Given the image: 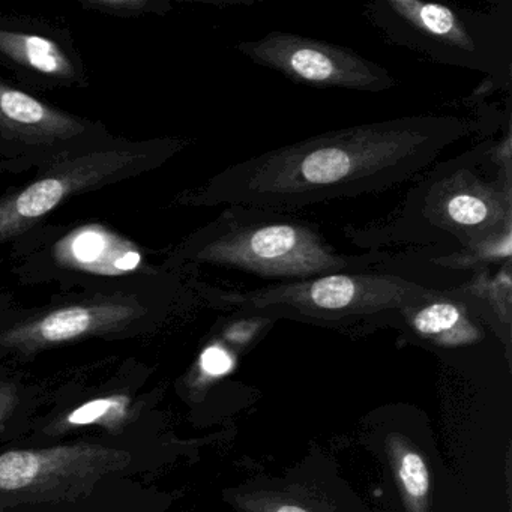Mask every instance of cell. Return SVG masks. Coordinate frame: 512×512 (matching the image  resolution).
<instances>
[{"instance_id": "11", "label": "cell", "mask_w": 512, "mask_h": 512, "mask_svg": "<svg viewBox=\"0 0 512 512\" xmlns=\"http://www.w3.org/2000/svg\"><path fill=\"white\" fill-rule=\"evenodd\" d=\"M134 308L122 304L74 305L46 314L5 335V344L22 350L65 343L97 331H107L133 319Z\"/></svg>"}, {"instance_id": "3", "label": "cell", "mask_w": 512, "mask_h": 512, "mask_svg": "<svg viewBox=\"0 0 512 512\" xmlns=\"http://www.w3.org/2000/svg\"><path fill=\"white\" fill-rule=\"evenodd\" d=\"M391 259L388 250L343 253L317 224L286 212L238 205L226 206L175 254L176 263L217 266L275 283L370 271Z\"/></svg>"}, {"instance_id": "18", "label": "cell", "mask_w": 512, "mask_h": 512, "mask_svg": "<svg viewBox=\"0 0 512 512\" xmlns=\"http://www.w3.org/2000/svg\"><path fill=\"white\" fill-rule=\"evenodd\" d=\"M236 320L227 323L221 331V340L229 349H245L256 338L260 337L263 329L272 325L275 319L259 316V314H241Z\"/></svg>"}, {"instance_id": "1", "label": "cell", "mask_w": 512, "mask_h": 512, "mask_svg": "<svg viewBox=\"0 0 512 512\" xmlns=\"http://www.w3.org/2000/svg\"><path fill=\"white\" fill-rule=\"evenodd\" d=\"M473 128L460 116L415 115L325 131L226 167L185 202L292 214L382 193L427 172Z\"/></svg>"}, {"instance_id": "6", "label": "cell", "mask_w": 512, "mask_h": 512, "mask_svg": "<svg viewBox=\"0 0 512 512\" xmlns=\"http://www.w3.org/2000/svg\"><path fill=\"white\" fill-rule=\"evenodd\" d=\"M236 50L254 64L311 88L379 94L397 86L395 77L376 62L304 35L269 32L259 40L236 44Z\"/></svg>"}, {"instance_id": "12", "label": "cell", "mask_w": 512, "mask_h": 512, "mask_svg": "<svg viewBox=\"0 0 512 512\" xmlns=\"http://www.w3.org/2000/svg\"><path fill=\"white\" fill-rule=\"evenodd\" d=\"M512 263L493 269H479L461 284V292L478 308L491 331L505 347L506 356L511 358L512 326Z\"/></svg>"}, {"instance_id": "9", "label": "cell", "mask_w": 512, "mask_h": 512, "mask_svg": "<svg viewBox=\"0 0 512 512\" xmlns=\"http://www.w3.org/2000/svg\"><path fill=\"white\" fill-rule=\"evenodd\" d=\"M86 134L85 122L0 83V139L5 145L19 146L20 151L26 149V154L29 149L38 154L73 152Z\"/></svg>"}, {"instance_id": "19", "label": "cell", "mask_w": 512, "mask_h": 512, "mask_svg": "<svg viewBox=\"0 0 512 512\" xmlns=\"http://www.w3.org/2000/svg\"><path fill=\"white\" fill-rule=\"evenodd\" d=\"M236 358L224 343H212L203 350L199 359V377L206 382L221 379L235 368Z\"/></svg>"}, {"instance_id": "13", "label": "cell", "mask_w": 512, "mask_h": 512, "mask_svg": "<svg viewBox=\"0 0 512 512\" xmlns=\"http://www.w3.org/2000/svg\"><path fill=\"white\" fill-rule=\"evenodd\" d=\"M385 452L406 512H431L433 484L427 460L407 437L391 433Z\"/></svg>"}, {"instance_id": "16", "label": "cell", "mask_w": 512, "mask_h": 512, "mask_svg": "<svg viewBox=\"0 0 512 512\" xmlns=\"http://www.w3.org/2000/svg\"><path fill=\"white\" fill-rule=\"evenodd\" d=\"M512 229L491 236L479 244L464 250L451 251L442 256L431 257L430 263L452 271H479L493 269L511 262Z\"/></svg>"}, {"instance_id": "14", "label": "cell", "mask_w": 512, "mask_h": 512, "mask_svg": "<svg viewBox=\"0 0 512 512\" xmlns=\"http://www.w3.org/2000/svg\"><path fill=\"white\" fill-rule=\"evenodd\" d=\"M0 52L17 64L47 76L62 77L73 73L70 59L61 47L40 35L0 31Z\"/></svg>"}, {"instance_id": "5", "label": "cell", "mask_w": 512, "mask_h": 512, "mask_svg": "<svg viewBox=\"0 0 512 512\" xmlns=\"http://www.w3.org/2000/svg\"><path fill=\"white\" fill-rule=\"evenodd\" d=\"M209 289V287H208ZM443 289L383 272H335L293 283H272L245 292L209 289L206 296L239 314L338 325L397 314L439 298Z\"/></svg>"}, {"instance_id": "17", "label": "cell", "mask_w": 512, "mask_h": 512, "mask_svg": "<svg viewBox=\"0 0 512 512\" xmlns=\"http://www.w3.org/2000/svg\"><path fill=\"white\" fill-rule=\"evenodd\" d=\"M130 400L125 397L101 398V400L91 401L83 404L79 409L74 410L68 415V425H91L104 424L110 425L113 422L122 419L127 415V407Z\"/></svg>"}, {"instance_id": "10", "label": "cell", "mask_w": 512, "mask_h": 512, "mask_svg": "<svg viewBox=\"0 0 512 512\" xmlns=\"http://www.w3.org/2000/svg\"><path fill=\"white\" fill-rule=\"evenodd\" d=\"M400 317L416 337L440 349L475 346L484 340L488 326L460 287L443 289L439 298L407 308Z\"/></svg>"}, {"instance_id": "15", "label": "cell", "mask_w": 512, "mask_h": 512, "mask_svg": "<svg viewBox=\"0 0 512 512\" xmlns=\"http://www.w3.org/2000/svg\"><path fill=\"white\" fill-rule=\"evenodd\" d=\"M227 497L238 512H335L298 488H236Z\"/></svg>"}, {"instance_id": "4", "label": "cell", "mask_w": 512, "mask_h": 512, "mask_svg": "<svg viewBox=\"0 0 512 512\" xmlns=\"http://www.w3.org/2000/svg\"><path fill=\"white\" fill-rule=\"evenodd\" d=\"M364 17L394 46L430 61L484 74L496 88L511 89V4L478 11L424 0H374Z\"/></svg>"}, {"instance_id": "8", "label": "cell", "mask_w": 512, "mask_h": 512, "mask_svg": "<svg viewBox=\"0 0 512 512\" xmlns=\"http://www.w3.org/2000/svg\"><path fill=\"white\" fill-rule=\"evenodd\" d=\"M130 455L92 443L0 454V500L50 499L121 469Z\"/></svg>"}, {"instance_id": "7", "label": "cell", "mask_w": 512, "mask_h": 512, "mask_svg": "<svg viewBox=\"0 0 512 512\" xmlns=\"http://www.w3.org/2000/svg\"><path fill=\"white\" fill-rule=\"evenodd\" d=\"M182 143L178 140H164L152 151L137 154L133 149H97L80 155L64 167L53 169L47 178L34 182L19 194L0 202V241L25 229L31 221L44 217L59 203L77 191L88 190L94 185L121 179L122 173L134 172L137 160L169 158Z\"/></svg>"}, {"instance_id": "2", "label": "cell", "mask_w": 512, "mask_h": 512, "mask_svg": "<svg viewBox=\"0 0 512 512\" xmlns=\"http://www.w3.org/2000/svg\"><path fill=\"white\" fill-rule=\"evenodd\" d=\"M511 133L485 140L437 164L407 193L391 217L346 227L362 250L425 245L464 250L512 229Z\"/></svg>"}, {"instance_id": "20", "label": "cell", "mask_w": 512, "mask_h": 512, "mask_svg": "<svg viewBox=\"0 0 512 512\" xmlns=\"http://www.w3.org/2000/svg\"><path fill=\"white\" fill-rule=\"evenodd\" d=\"M20 403V388L14 382L0 380V425L4 424Z\"/></svg>"}]
</instances>
